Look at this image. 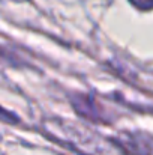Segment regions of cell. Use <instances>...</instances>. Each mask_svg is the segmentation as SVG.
Wrapping results in <instances>:
<instances>
[{
    "instance_id": "cell-1",
    "label": "cell",
    "mask_w": 153,
    "mask_h": 155,
    "mask_svg": "<svg viewBox=\"0 0 153 155\" xmlns=\"http://www.w3.org/2000/svg\"><path fill=\"white\" fill-rule=\"evenodd\" d=\"M131 145L138 155H153V139H149L147 136H140V140L134 136Z\"/></svg>"
},
{
    "instance_id": "cell-2",
    "label": "cell",
    "mask_w": 153,
    "mask_h": 155,
    "mask_svg": "<svg viewBox=\"0 0 153 155\" xmlns=\"http://www.w3.org/2000/svg\"><path fill=\"white\" fill-rule=\"evenodd\" d=\"M131 3L138 9H144V11L153 9V0H131Z\"/></svg>"
}]
</instances>
